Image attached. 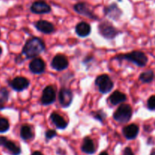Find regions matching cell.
Segmentation results:
<instances>
[{
  "label": "cell",
  "instance_id": "7",
  "mask_svg": "<svg viewBox=\"0 0 155 155\" xmlns=\"http://www.w3.org/2000/svg\"><path fill=\"white\" fill-rule=\"evenodd\" d=\"M69 62L66 56L63 54H57L53 58L51 61V65L53 69L56 70L58 71H61L65 70L68 67Z\"/></svg>",
  "mask_w": 155,
  "mask_h": 155
},
{
  "label": "cell",
  "instance_id": "14",
  "mask_svg": "<svg viewBox=\"0 0 155 155\" xmlns=\"http://www.w3.org/2000/svg\"><path fill=\"white\" fill-rule=\"evenodd\" d=\"M35 27L39 31L45 33V34H49V33H51L54 31V25L49 21H44V20L38 21L35 24Z\"/></svg>",
  "mask_w": 155,
  "mask_h": 155
},
{
  "label": "cell",
  "instance_id": "32",
  "mask_svg": "<svg viewBox=\"0 0 155 155\" xmlns=\"http://www.w3.org/2000/svg\"><path fill=\"white\" fill-rule=\"evenodd\" d=\"M2 48L0 47V56L2 55Z\"/></svg>",
  "mask_w": 155,
  "mask_h": 155
},
{
  "label": "cell",
  "instance_id": "17",
  "mask_svg": "<svg viewBox=\"0 0 155 155\" xmlns=\"http://www.w3.org/2000/svg\"><path fill=\"white\" fill-rule=\"evenodd\" d=\"M76 33L80 37H86L91 33V27L86 22H80L76 26Z\"/></svg>",
  "mask_w": 155,
  "mask_h": 155
},
{
  "label": "cell",
  "instance_id": "26",
  "mask_svg": "<svg viewBox=\"0 0 155 155\" xmlns=\"http://www.w3.org/2000/svg\"><path fill=\"white\" fill-rule=\"evenodd\" d=\"M148 107L150 110H155V95H153L148 99Z\"/></svg>",
  "mask_w": 155,
  "mask_h": 155
},
{
  "label": "cell",
  "instance_id": "23",
  "mask_svg": "<svg viewBox=\"0 0 155 155\" xmlns=\"http://www.w3.org/2000/svg\"><path fill=\"white\" fill-rule=\"evenodd\" d=\"M9 122L5 118H0V133L7 132L9 130Z\"/></svg>",
  "mask_w": 155,
  "mask_h": 155
},
{
  "label": "cell",
  "instance_id": "6",
  "mask_svg": "<svg viewBox=\"0 0 155 155\" xmlns=\"http://www.w3.org/2000/svg\"><path fill=\"white\" fill-rule=\"evenodd\" d=\"M56 92L54 88L51 86H46L42 92V98H41V102L43 105H48L55 101Z\"/></svg>",
  "mask_w": 155,
  "mask_h": 155
},
{
  "label": "cell",
  "instance_id": "1",
  "mask_svg": "<svg viewBox=\"0 0 155 155\" xmlns=\"http://www.w3.org/2000/svg\"><path fill=\"white\" fill-rule=\"evenodd\" d=\"M45 49V43L38 37H33L26 42L22 53L27 58H33L39 55Z\"/></svg>",
  "mask_w": 155,
  "mask_h": 155
},
{
  "label": "cell",
  "instance_id": "8",
  "mask_svg": "<svg viewBox=\"0 0 155 155\" xmlns=\"http://www.w3.org/2000/svg\"><path fill=\"white\" fill-rule=\"evenodd\" d=\"M59 102L63 107H68L73 101V93L70 89H61L59 92Z\"/></svg>",
  "mask_w": 155,
  "mask_h": 155
},
{
  "label": "cell",
  "instance_id": "18",
  "mask_svg": "<svg viewBox=\"0 0 155 155\" xmlns=\"http://www.w3.org/2000/svg\"><path fill=\"white\" fill-rule=\"evenodd\" d=\"M50 119L58 129L63 130V129H65L68 127L67 121L60 114H57L56 112H53L51 114V116H50Z\"/></svg>",
  "mask_w": 155,
  "mask_h": 155
},
{
  "label": "cell",
  "instance_id": "27",
  "mask_svg": "<svg viewBox=\"0 0 155 155\" xmlns=\"http://www.w3.org/2000/svg\"><path fill=\"white\" fill-rule=\"evenodd\" d=\"M56 135H57V133H56L55 130H49L48 131H46V133H45V138H46V139L49 140V139H51L54 136H56Z\"/></svg>",
  "mask_w": 155,
  "mask_h": 155
},
{
  "label": "cell",
  "instance_id": "13",
  "mask_svg": "<svg viewBox=\"0 0 155 155\" xmlns=\"http://www.w3.org/2000/svg\"><path fill=\"white\" fill-rule=\"evenodd\" d=\"M30 71L33 74H40L44 72L45 69V64L42 58H34L30 64Z\"/></svg>",
  "mask_w": 155,
  "mask_h": 155
},
{
  "label": "cell",
  "instance_id": "21",
  "mask_svg": "<svg viewBox=\"0 0 155 155\" xmlns=\"http://www.w3.org/2000/svg\"><path fill=\"white\" fill-rule=\"evenodd\" d=\"M33 133L32 128L29 125H24L21 128V137L24 140H29L33 137Z\"/></svg>",
  "mask_w": 155,
  "mask_h": 155
},
{
  "label": "cell",
  "instance_id": "5",
  "mask_svg": "<svg viewBox=\"0 0 155 155\" xmlns=\"http://www.w3.org/2000/svg\"><path fill=\"white\" fill-rule=\"evenodd\" d=\"M95 85L98 87L99 92L102 94L108 93L114 87V83L107 74L98 76L95 80Z\"/></svg>",
  "mask_w": 155,
  "mask_h": 155
},
{
  "label": "cell",
  "instance_id": "31",
  "mask_svg": "<svg viewBox=\"0 0 155 155\" xmlns=\"http://www.w3.org/2000/svg\"><path fill=\"white\" fill-rule=\"evenodd\" d=\"M99 155H108V154L107 152H105V151H104V152H101Z\"/></svg>",
  "mask_w": 155,
  "mask_h": 155
},
{
  "label": "cell",
  "instance_id": "28",
  "mask_svg": "<svg viewBox=\"0 0 155 155\" xmlns=\"http://www.w3.org/2000/svg\"><path fill=\"white\" fill-rule=\"evenodd\" d=\"M124 155H134V154H133L131 148L128 147V148H126L125 149H124Z\"/></svg>",
  "mask_w": 155,
  "mask_h": 155
},
{
  "label": "cell",
  "instance_id": "24",
  "mask_svg": "<svg viewBox=\"0 0 155 155\" xmlns=\"http://www.w3.org/2000/svg\"><path fill=\"white\" fill-rule=\"evenodd\" d=\"M9 98V92L5 88H2L0 89V103L4 104L5 102L8 100Z\"/></svg>",
  "mask_w": 155,
  "mask_h": 155
},
{
  "label": "cell",
  "instance_id": "3",
  "mask_svg": "<svg viewBox=\"0 0 155 155\" xmlns=\"http://www.w3.org/2000/svg\"><path fill=\"white\" fill-rule=\"evenodd\" d=\"M133 114V110L130 104H123L117 109L114 114V119L121 124H125L130 121Z\"/></svg>",
  "mask_w": 155,
  "mask_h": 155
},
{
  "label": "cell",
  "instance_id": "30",
  "mask_svg": "<svg viewBox=\"0 0 155 155\" xmlns=\"http://www.w3.org/2000/svg\"><path fill=\"white\" fill-rule=\"evenodd\" d=\"M5 108V106L3 105L2 104H1V103H0V110H2V109H4Z\"/></svg>",
  "mask_w": 155,
  "mask_h": 155
},
{
  "label": "cell",
  "instance_id": "29",
  "mask_svg": "<svg viewBox=\"0 0 155 155\" xmlns=\"http://www.w3.org/2000/svg\"><path fill=\"white\" fill-rule=\"evenodd\" d=\"M32 155H43V154H42L41 152H39V151H34Z\"/></svg>",
  "mask_w": 155,
  "mask_h": 155
},
{
  "label": "cell",
  "instance_id": "10",
  "mask_svg": "<svg viewBox=\"0 0 155 155\" xmlns=\"http://www.w3.org/2000/svg\"><path fill=\"white\" fill-rule=\"evenodd\" d=\"M30 10L33 13L39 14H47L51 12V7L48 4H47L44 1H36L32 4L30 7Z\"/></svg>",
  "mask_w": 155,
  "mask_h": 155
},
{
  "label": "cell",
  "instance_id": "11",
  "mask_svg": "<svg viewBox=\"0 0 155 155\" xmlns=\"http://www.w3.org/2000/svg\"><path fill=\"white\" fill-rule=\"evenodd\" d=\"M0 145L8 150L9 152L12 155H19L21 152V148L18 145H15V143L12 141L8 140L5 137L3 136H0Z\"/></svg>",
  "mask_w": 155,
  "mask_h": 155
},
{
  "label": "cell",
  "instance_id": "2",
  "mask_svg": "<svg viewBox=\"0 0 155 155\" xmlns=\"http://www.w3.org/2000/svg\"><path fill=\"white\" fill-rule=\"evenodd\" d=\"M114 59L117 60H127L133 62L139 67H144L148 62V58L145 53L139 51H134L127 54H120Z\"/></svg>",
  "mask_w": 155,
  "mask_h": 155
},
{
  "label": "cell",
  "instance_id": "15",
  "mask_svg": "<svg viewBox=\"0 0 155 155\" xmlns=\"http://www.w3.org/2000/svg\"><path fill=\"white\" fill-rule=\"evenodd\" d=\"M104 13L108 18L116 21L120 18L121 15H122V11L119 8L117 4L114 3L104 8Z\"/></svg>",
  "mask_w": 155,
  "mask_h": 155
},
{
  "label": "cell",
  "instance_id": "20",
  "mask_svg": "<svg viewBox=\"0 0 155 155\" xmlns=\"http://www.w3.org/2000/svg\"><path fill=\"white\" fill-rule=\"evenodd\" d=\"M82 151L84 153H86V154H92L93 153H95V145H94L93 141L90 138L86 137L84 139L83 145H82Z\"/></svg>",
  "mask_w": 155,
  "mask_h": 155
},
{
  "label": "cell",
  "instance_id": "25",
  "mask_svg": "<svg viewBox=\"0 0 155 155\" xmlns=\"http://www.w3.org/2000/svg\"><path fill=\"white\" fill-rule=\"evenodd\" d=\"M93 114H94V117L100 121H103L106 117L105 114L103 112V110H99V111L95 112V113H94Z\"/></svg>",
  "mask_w": 155,
  "mask_h": 155
},
{
  "label": "cell",
  "instance_id": "12",
  "mask_svg": "<svg viewBox=\"0 0 155 155\" xmlns=\"http://www.w3.org/2000/svg\"><path fill=\"white\" fill-rule=\"evenodd\" d=\"M74 10L80 15L86 16L87 18H92V19H97L96 15L93 14V12L89 9L87 5L84 2H79L74 5Z\"/></svg>",
  "mask_w": 155,
  "mask_h": 155
},
{
  "label": "cell",
  "instance_id": "19",
  "mask_svg": "<svg viewBox=\"0 0 155 155\" xmlns=\"http://www.w3.org/2000/svg\"><path fill=\"white\" fill-rule=\"evenodd\" d=\"M127 100V95L120 91H115L109 97V101L113 105H117Z\"/></svg>",
  "mask_w": 155,
  "mask_h": 155
},
{
  "label": "cell",
  "instance_id": "22",
  "mask_svg": "<svg viewBox=\"0 0 155 155\" xmlns=\"http://www.w3.org/2000/svg\"><path fill=\"white\" fill-rule=\"evenodd\" d=\"M154 73L152 71H147L141 74L139 79H140L141 81L145 83H151L154 79Z\"/></svg>",
  "mask_w": 155,
  "mask_h": 155
},
{
  "label": "cell",
  "instance_id": "33",
  "mask_svg": "<svg viewBox=\"0 0 155 155\" xmlns=\"http://www.w3.org/2000/svg\"><path fill=\"white\" fill-rule=\"evenodd\" d=\"M151 155H155V151H154V152L151 153Z\"/></svg>",
  "mask_w": 155,
  "mask_h": 155
},
{
  "label": "cell",
  "instance_id": "9",
  "mask_svg": "<svg viewBox=\"0 0 155 155\" xmlns=\"http://www.w3.org/2000/svg\"><path fill=\"white\" fill-rule=\"evenodd\" d=\"M10 86L17 92H21L27 89L30 85V82L27 78L23 77H17L10 82Z\"/></svg>",
  "mask_w": 155,
  "mask_h": 155
},
{
  "label": "cell",
  "instance_id": "16",
  "mask_svg": "<svg viewBox=\"0 0 155 155\" xmlns=\"http://www.w3.org/2000/svg\"><path fill=\"white\" fill-rule=\"evenodd\" d=\"M139 127L136 124H130L123 129L124 136L127 139H134L139 133Z\"/></svg>",
  "mask_w": 155,
  "mask_h": 155
},
{
  "label": "cell",
  "instance_id": "4",
  "mask_svg": "<svg viewBox=\"0 0 155 155\" xmlns=\"http://www.w3.org/2000/svg\"><path fill=\"white\" fill-rule=\"evenodd\" d=\"M99 33L107 39H113L120 33L119 30L108 21H103L98 25Z\"/></svg>",
  "mask_w": 155,
  "mask_h": 155
}]
</instances>
